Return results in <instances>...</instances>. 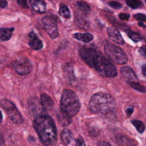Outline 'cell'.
<instances>
[{
  "mask_svg": "<svg viewBox=\"0 0 146 146\" xmlns=\"http://www.w3.org/2000/svg\"><path fill=\"white\" fill-rule=\"evenodd\" d=\"M129 37L135 42H139L141 40L142 38L140 34L134 31H129L128 33Z\"/></svg>",
  "mask_w": 146,
  "mask_h": 146,
  "instance_id": "cell-25",
  "label": "cell"
},
{
  "mask_svg": "<svg viewBox=\"0 0 146 146\" xmlns=\"http://www.w3.org/2000/svg\"><path fill=\"white\" fill-rule=\"evenodd\" d=\"M60 137L63 143V144L64 145H67L71 141L72 138L71 132L68 129L65 128L62 131Z\"/></svg>",
  "mask_w": 146,
  "mask_h": 146,
  "instance_id": "cell-19",
  "label": "cell"
},
{
  "mask_svg": "<svg viewBox=\"0 0 146 146\" xmlns=\"http://www.w3.org/2000/svg\"><path fill=\"white\" fill-rule=\"evenodd\" d=\"M117 146H137L136 141L125 135H119L116 139Z\"/></svg>",
  "mask_w": 146,
  "mask_h": 146,
  "instance_id": "cell-14",
  "label": "cell"
},
{
  "mask_svg": "<svg viewBox=\"0 0 146 146\" xmlns=\"http://www.w3.org/2000/svg\"><path fill=\"white\" fill-rule=\"evenodd\" d=\"M75 146H86L85 142L81 136H79L76 139V144Z\"/></svg>",
  "mask_w": 146,
  "mask_h": 146,
  "instance_id": "cell-28",
  "label": "cell"
},
{
  "mask_svg": "<svg viewBox=\"0 0 146 146\" xmlns=\"http://www.w3.org/2000/svg\"><path fill=\"white\" fill-rule=\"evenodd\" d=\"M79 55L87 65L95 69L101 75L107 78L117 76L115 66L97 50L83 47L79 50Z\"/></svg>",
  "mask_w": 146,
  "mask_h": 146,
  "instance_id": "cell-1",
  "label": "cell"
},
{
  "mask_svg": "<svg viewBox=\"0 0 146 146\" xmlns=\"http://www.w3.org/2000/svg\"><path fill=\"white\" fill-rule=\"evenodd\" d=\"M89 108L94 113L107 115L115 111L116 103L112 95L100 92L95 94L91 97L89 102Z\"/></svg>",
  "mask_w": 146,
  "mask_h": 146,
  "instance_id": "cell-3",
  "label": "cell"
},
{
  "mask_svg": "<svg viewBox=\"0 0 146 146\" xmlns=\"http://www.w3.org/2000/svg\"><path fill=\"white\" fill-rule=\"evenodd\" d=\"M76 6L78 9L84 14H87L90 11V7L85 1H78Z\"/></svg>",
  "mask_w": 146,
  "mask_h": 146,
  "instance_id": "cell-20",
  "label": "cell"
},
{
  "mask_svg": "<svg viewBox=\"0 0 146 146\" xmlns=\"http://www.w3.org/2000/svg\"><path fill=\"white\" fill-rule=\"evenodd\" d=\"M14 29L12 28H0V39L3 41L9 40L12 35Z\"/></svg>",
  "mask_w": 146,
  "mask_h": 146,
  "instance_id": "cell-17",
  "label": "cell"
},
{
  "mask_svg": "<svg viewBox=\"0 0 146 146\" xmlns=\"http://www.w3.org/2000/svg\"><path fill=\"white\" fill-rule=\"evenodd\" d=\"M129 84L132 88L135 89V90L139 91L140 92H146V87L144 86H142L140 83L136 82H129Z\"/></svg>",
  "mask_w": 146,
  "mask_h": 146,
  "instance_id": "cell-23",
  "label": "cell"
},
{
  "mask_svg": "<svg viewBox=\"0 0 146 146\" xmlns=\"http://www.w3.org/2000/svg\"><path fill=\"white\" fill-rule=\"evenodd\" d=\"M107 31L109 37L113 42L120 45L124 44V40L117 30L112 27H108L107 29Z\"/></svg>",
  "mask_w": 146,
  "mask_h": 146,
  "instance_id": "cell-11",
  "label": "cell"
},
{
  "mask_svg": "<svg viewBox=\"0 0 146 146\" xmlns=\"http://www.w3.org/2000/svg\"><path fill=\"white\" fill-rule=\"evenodd\" d=\"M144 40H145V42H146V35L144 36Z\"/></svg>",
  "mask_w": 146,
  "mask_h": 146,
  "instance_id": "cell-38",
  "label": "cell"
},
{
  "mask_svg": "<svg viewBox=\"0 0 146 146\" xmlns=\"http://www.w3.org/2000/svg\"><path fill=\"white\" fill-rule=\"evenodd\" d=\"M8 5V3L6 0H1L0 1V7L5 8Z\"/></svg>",
  "mask_w": 146,
  "mask_h": 146,
  "instance_id": "cell-32",
  "label": "cell"
},
{
  "mask_svg": "<svg viewBox=\"0 0 146 146\" xmlns=\"http://www.w3.org/2000/svg\"><path fill=\"white\" fill-rule=\"evenodd\" d=\"M73 37L79 40L82 41L84 43H88L93 39V35L88 33H75L73 34Z\"/></svg>",
  "mask_w": 146,
  "mask_h": 146,
  "instance_id": "cell-16",
  "label": "cell"
},
{
  "mask_svg": "<svg viewBox=\"0 0 146 146\" xmlns=\"http://www.w3.org/2000/svg\"><path fill=\"white\" fill-rule=\"evenodd\" d=\"M120 72L123 76L127 80H129V82H135L137 79V78L134 71L131 67L129 66L123 67L120 69Z\"/></svg>",
  "mask_w": 146,
  "mask_h": 146,
  "instance_id": "cell-13",
  "label": "cell"
},
{
  "mask_svg": "<svg viewBox=\"0 0 146 146\" xmlns=\"http://www.w3.org/2000/svg\"><path fill=\"white\" fill-rule=\"evenodd\" d=\"M119 17L121 20L128 21L130 17V15H129V14H127V13H120L119 14Z\"/></svg>",
  "mask_w": 146,
  "mask_h": 146,
  "instance_id": "cell-29",
  "label": "cell"
},
{
  "mask_svg": "<svg viewBox=\"0 0 146 146\" xmlns=\"http://www.w3.org/2000/svg\"><path fill=\"white\" fill-rule=\"evenodd\" d=\"M141 72L143 75L146 77V63L143 64L141 67Z\"/></svg>",
  "mask_w": 146,
  "mask_h": 146,
  "instance_id": "cell-33",
  "label": "cell"
},
{
  "mask_svg": "<svg viewBox=\"0 0 146 146\" xmlns=\"http://www.w3.org/2000/svg\"><path fill=\"white\" fill-rule=\"evenodd\" d=\"M108 5L115 9H119L122 7V5L116 1H110L108 2Z\"/></svg>",
  "mask_w": 146,
  "mask_h": 146,
  "instance_id": "cell-27",
  "label": "cell"
},
{
  "mask_svg": "<svg viewBox=\"0 0 146 146\" xmlns=\"http://www.w3.org/2000/svg\"><path fill=\"white\" fill-rule=\"evenodd\" d=\"M2 119H3V116H2V113L1 112V111H0V123L2 122Z\"/></svg>",
  "mask_w": 146,
  "mask_h": 146,
  "instance_id": "cell-37",
  "label": "cell"
},
{
  "mask_svg": "<svg viewBox=\"0 0 146 146\" xmlns=\"http://www.w3.org/2000/svg\"><path fill=\"white\" fill-rule=\"evenodd\" d=\"M29 37L30 38L29 44L31 48L35 50H39L42 48L43 46L42 41L34 31H31L29 33Z\"/></svg>",
  "mask_w": 146,
  "mask_h": 146,
  "instance_id": "cell-9",
  "label": "cell"
},
{
  "mask_svg": "<svg viewBox=\"0 0 146 146\" xmlns=\"http://www.w3.org/2000/svg\"><path fill=\"white\" fill-rule=\"evenodd\" d=\"M17 3L22 7H28L27 0H16Z\"/></svg>",
  "mask_w": 146,
  "mask_h": 146,
  "instance_id": "cell-31",
  "label": "cell"
},
{
  "mask_svg": "<svg viewBox=\"0 0 146 146\" xmlns=\"http://www.w3.org/2000/svg\"><path fill=\"white\" fill-rule=\"evenodd\" d=\"M29 110L33 115L36 116L43 115L42 113L43 111H44L42 108L40 102H39L37 99L30 100L29 103Z\"/></svg>",
  "mask_w": 146,
  "mask_h": 146,
  "instance_id": "cell-10",
  "label": "cell"
},
{
  "mask_svg": "<svg viewBox=\"0 0 146 146\" xmlns=\"http://www.w3.org/2000/svg\"><path fill=\"white\" fill-rule=\"evenodd\" d=\"M134 18H135L137 21L140 22H146V15L141 14V13H137L133 15Z\"/></svg>",
  "mask_w": 146,
  "mask_h": 146,
  "instance_id": "cell-26",
  "label": "cell"
},
{
  "mask_svg": "<svg viewBox=\"0 0 146 146\" xmlns=\"http://www.w3.org/2000/svg\"><path fill=\"white\" fill-rule=\"evenodd\" d=\"M132 124L136 127V130L139 132V133H143L145 129V125L144 123L138 120H133L131 121Z\"/></svg>",
  "mask_w": 146,
  "mask_h": 146,
  "instance_id": "cell-22",
  "label": "cell"
},
{
  "mask_svg": "<svg viewBox=\"0 0 146 146\" xmlns=\"http://www.w3.org/2000/svg\"><path fill=\"white\" fill-rule=\"evenodd\" d=\"M29 4L32 9L38 13L43 14L46 11V3L43 0H30Z\"/></svg>",
  "mask_w": 146,
  "mask_h": 146,
  "instance_id": "cell-12",
  "label": "cell"
},
{
  "mask_svg": "<svg viewBox=\"0 0 146 146\" xmlns=\"http://www.w3.org/2000/svg\"><path fill=\"white\" fill-rule=\"evenodd\" d=\"M126 113L127 114L128 116H131V114L133 113V109L132 108H128L126 110Z\"/></svg>",
  "mask_w": 146,
  "mask_h": 146,
  "instance_id": "cell-35",
  "label": "cell"
},
{
  "mask_svg": "<svg viewBox=\"0 0 146 146\" xmlns=\"http://www.w3.org/2000/svg\"><path fill=\"white\" fill-rule=\"evenodd\" d=\"M33 125L41 142L46 146L53 145L57 136L56 125L52 119L46 115L36 116Z\"/></svg>",
  "mask_w": 146,
  "mask_h": 146,
  "instance_id": "cell-2",
  "label": "cell"
},
{
  "mask_svg": "<svg viewBox=\"0 0 146 146\" xmlns=\"http://www.w3.org/2000/svg\"><path fill=\"white\" fill-rule=\"evenodd\" d=\"M139 52L140 54L141 55H142L143 56L146 58V46L144 45L143 46H141L139 50Z\"/></svg>",
  "mask_w": 146,
  "mask_h": 146,
  "instance_id": "cell-30",
  "label": "cell"
},
{
  "mask_svg": "<svg viewBox=\"0 0 146 146\" xmlns=\"http://www.w3.org/2000/svg\"><path fill=\"white\" fill-rule=\"evenodd\" d=\"M98 146H112L110 143L106 142V141H100L99 144Z\"/></svg>",
  "mask_w": 146,
  "mask_h": 146,
  "instance_id": "cell-34",
  "label": "cell"
},
{
  "mask_svg": "<svg viewBox=\"0 0 146 146\" xmlns=\"http://www.w3.org/2000/svg\"><path fill=\"white\" fill-rule=\"evenodd\" d=\"M43 27L51 39H54L59 36L56 21L52 16H46L42 19Z\"/></svg>",
  "mask_w": 146,
  "mask_h": 146,
  "instance_id": "cell-8",
  "label": "cell"
},
{
  "mask_svg": "<svg viewBox=\"0 0 146 146\" xmlns=\"http://www.w3.org/2000/svg\"><path fill=\"white\" fill-rule=\"evenodd\" d=\"M1 106L6 111L9 119L13 123L16 124H21L23 123V120L20 112L10 100L6 99L2 100Z\"/></svg>",
  "mask_w": 146,
  "mask_h": 146,
  "instance_id": "cell-6",
  "label": "cell"
},
{
  "mask_svg": "<svg viewBox=\"0 0 146 146\" xmlns=\"http://www.w3.org/2000/svg\"><path fill=\"white\" fill-rule=\"evenodd\" d=\"M13 68L19 75H26L31 72L33 64L28 58L23 57L17 59L14 62Z\"/></svg>",
  "mask_w": 146,
  "mask_h": 146,
  "instance_id": "cell-7",
  "label": "cell"
},
{
  "mask_svg": "<svg viewBox=\"0 0 146 146\" xmlns=\"http://www.w3.org/2000/svg\"><path fill=\"white\" fill-rule=\"evenodd\" d=\"M40 103L44 111L51 110L54 105V102L52 98L46 94L40 95Z\"/></svg>",
  "mask_w": 146,
  "mask_h": 146,
  "instance_id": "cell-15",
  "label": "cell"
},
{
  "mask_svg": "<svg viewBox=\"0 0 146 146\" xmlns=\"http://www.w3.org/2000/svg\"><path fill=\"white\" fill-rule=\"evenodd\" d=\"M125 2L132 9H137L141 5V2L139 0H125Z\"/></svg>",
  "mask_w": 146,
  "mask_h": 146,
  "instance_id": "cell-24",
  "label": "cell"
},
{
  "mask_svg": "<svg viewBox=\"0 0 146 146\" xmlns=\"http://www.w3.org/2000/svg\"><path fill=\"white\" fill-rule=\"evenodd\" d=\"M104 51L109 59L117 64H125L128 62V57L124 51L115 44L106 43Z\"/></svg>",
  "mask_w": 146,
  "mask_h": 146,
  "instance_id": "cell-5",
  "label": "cell"
},
{
  "mask_svg": "<svg viewBox=\"0 0 146 146\" xmlns=\"http://www.w3.org/2000/svg\"><path fill=\"white\" fill-rule=\"evenodd\" d=\"M60 114L71 119L79 112L80 103L76 94L70 90H65L60 99Z\"/></svg>",
  "mask_w": 146,
  "mask_h": 146,
  "instance_id": "cell-4",
  "label": "cell"
},
{
  "mask_svg": "<svg viewBox=\"0 0 146 146\" xmlns=\"http://www.w3.org/2000/svg\"><path fill=\"white\" fill-rule=\"evenodd\" d=\"M138 25H139V26L142 27L143 28H146V26L144 24V23H143V22H139V23H138Z\"/></svg>",
  "mask_w": 146,
  "mask_h": 146,
  "instance_id": "cell-36",
  "label": "cell"
},
{
  "mask_svg": "<svg viewBox=\"0 0 146 146\" xmlns=\"http://www.w3.org/2000/svg\"><path fill=\"white\" fill-rule=\"evenodd\" d=\"M145 3H146V0H145Z\"/></svg>",
  "mask_w": 146,
  "mask_h": 146,
  "instance_id": "cell-39",
  "label": "cell"
},
{
  "mask_svg": "<svg viewBox=\"0 0 146 146\" xmlns=\"http://www.w3.org/2000/svg\"><path fill=\"white\" fill-rule=\"evenodd\" d=\"M75 23L79 27L86 30L88 29L90 26L88 22L81 15H76L75 17Z\"/></svg>",
  "mask_w": 146,
  "mask_h": 146,
  "instance_id": "cell-18",
  "label": "cell"
},
{
  "mask_svg": "<svg viewBox=\"0 0 146 146\" xmlns=\"http://www.w3.org/2000/svg\"><path fill=\"white\" fill-rule=\"evenodd\" d=\"M59 13L61 16H62L64 18L68 19L71 17V13H70V10L68 8V7L66 5H62L60 6Z\"/></svg>",
  "mask_w": 146,
  "mask_h": 146,
  "instance_id": "cell-21",
  "label": "cell"
}]
</instances>
